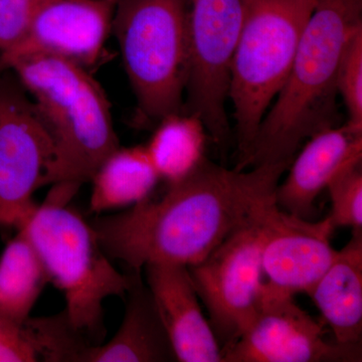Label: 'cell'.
<instances>
[{"label": "cell", "instance_id": "9c48e42d", "mask_svg": "<svg viewBox=\"0 0 362 362\" xmlns=\"http://www.w3.org/2000/svg\"><path fill=\"white\" fill-rule=\"evenodd\" d=\"M54 146L32 98L13 71L0 74V228H18L37 206Z\"/></svg>", "mask_w": 362, "mask_h": 362}, {"label": "cell", "instance_id": "30bf717a", "mask_svg": "<svg viewBox=\"0 0 362 362\" xmlns=\"http://www.w3.org/2000/svg\"><path fill=\"white\" fill-rule=\"evenodd\" d=\"M361 354V345L326 339L323 324L293 295L264 281L256 315L223 352V362H357Z\"/></svg>", "mask_w": 362, "mask_h": 362}, {"label": "cell", "instance_id": "d6986e66", "mask_svg": "<svg viewBox=\"0 0 362 362\" xmlns=\"http://www.w3.org/2000/svg\"><path fill=\"white\" fill-rule=\"evenodd\" d=\"M49 279L37 250L18 230L0 256V316L23 327Z\"/></svg>", "mask_w": 362, "mask_h": 362}, {"label": "cell", "instance_id": "ffe728a7", "mask_svg": "<svg viewBox=\"0 0 362 362\" xmlns=\"http://www.w3.org/2000/svg\"><path fill=\"white\" fill-rule=\"evenodd\" d=\"M331 201L329 218L332 225L362 230V166H349L327 185Z\"/></svg>", "mask_w": 362, "mask_h": 362}, {"label": "cell", "instance_id": "7c38bea8", "mask_svg": "<svg viewBox=\"0 0 362 362\" xmlns=\"http://www.w3.org/2000/svg\"><path fill=\"white\" fill-rule=\"evenodd\" d=\"M261 261L267 284L294 296L310 291L337 255L329 216L310 221L279 209L276 202L261 218Z\"/></svg>", "mask_w": 362, "mask_h": 362}, {"label": "cell", "instance_id": "8992f818", "mask_svg": "<svg viewBox=\"0 0 362 362\" xmlns=\"http://www.w3.org/2000/svg\"><path fill=\"white\" fill-rule=\"evenodd\" d=\"M112 33L136 98L134 125L154 128L185 110L187 0H116Z\"/></svg>", "mask_w": 362, "mask_h": 362}, {"label": "cell", "instance_id": "2e32d148", "mask_svg": "<svg viewBox=\"0 0 362 362\" xmlns=\"http://www.w3.org/2000/svg\"><path fill=\"white\" fill-rule=\"evenodd\" d=\"M335 341L361 345L362 230L338 251L329 268L308 292Z\"/></svg>", "mask_w": 362, "mask_h": 362}, {"label": "cell", "instance_id": "9a60e30c", "mask_svg": "<svg viewBox=\"0 0 362 362\" xmlns=\"http://www.w3.org/2000/svg\"><path fill=\"white\" fill-rule=\"evenodd\" d=\"M122 324L106 343L90 344L78 362H173L175 350L141 272L125 298Z\"/></svg>", "mask_w": 362, "mask_h": 362}, {"label": "cell", "instance_id": "4fadbf2b", "mask_svg": "<svg viewBox=\"0 0 362 362\" xmlns=\"http://www.w3.org/2000/svg\"><path fill=\"white\" fill-rule=\"evenodd\" d=\"M147 287L180 362H223V350L202 312L187 267H145Z\"/></svg>", "mask_w": 362, "mask_h": 362}, {"label": "cell", "instance_id": "52a82bcc", "mask_svg": "<svg viewBox=\"0 0 362 362\" xmlns=\"http://www.w3.org/2000/svg\"><path fill=\"white\" fill-rule=\"evenodd\" d=\"M189 68L185 110L199 117L223 158L233 146L226 112L230 66L244 0H187Z\"/></svg>", "mask_w": 362, "mask_h": 362}, {"label": "cell", "instance_id": "ba28073f", "mask_svg": "<svg viewBox=\"0 0 362 362\" xmlns=\"http://www.w3.org/2000/svg\"><path fill=\"white\" fill-rule=\"evenodd\" d=\"M264 211L223 240L204 261L187 268L197 296L206 306L223 356L246 329L261 302Z\"/></svg>", "mask_w": 362, "mask_h": 362}, {"label": "cell", "instance_id": "277c9868", "mask_svg": "<svg viewBox=\"0 0 362 362\" xmlns=\"http://www.w3.org/2000/svg\"><path fill=\"white\" fill-rule=\"evenodd\" d=\"M9 71L32 98L51 136L54 156L44 187L90 182L100 164L120 146L101 86L87 69L56 57L21 59Z\"/></svg>", "mask_w": 362, "mask_h": 362}, {"label": "cell", "instance_id": "5bb4252c", "mask_svg": "<svg viewBox=\"0 0 362 362\" xmlns=\"http://www.w3.org/2000/svg\"><path fill=\"white\" fill-rule=\"evenodd\" d=\"M275 190L279 209L298 218L313 216L317 197L343 169L362 162V128L338 124L312 136Z\"/></svg>", "mask_w": 362, "mask_h": 362}, {"label": "cell", "instance_id": "8fae6325", "mask_svg": "<svg viewBox=\"0 0 362 362\" xmlns=\"http://www.w3.org/2000/svg\"><path fill=\"white\" fill-rule=\"evenodd\" d=\"M116 0H37L23 40L0 54V74L21 59L51 56L90 70L112 33Z\"/></svg>", "mask_w": 362, "mask_h": 362}, {"label": "cell", "instance_id": "6da1fadb", "mask_svg": "<svg viewBox=\"0 0 362 362\" xmlns=\"http://www.w3.org/2000/svg\"><path fill=\"white\" fill-rule=\"evenodd\" d=\"M290 164L239 170L206 158L160 199L151 197L122 214L97 216L90 226L104 251L129 271L152 264L192 267L258 218L275 201Z\"/></svg>", "mask_w": 362, "mask_h": 362}, {"label": "cell", "instance_id": "ac0fdd59", "mask_svg": "<svg viewBox=\"0 0 362 362\" xmlns=\"http://www.w3.org/2000/svg\"><path fill=\"white\" fill-rule=\"evenodd\" d=\"M209 133L199 117L185 110L163 117L144 145L160 180H185L206 158Z\"/></svg>", "mask_w": 362, "mask_h": 362}, {"label": "cell", "instance_id": "7402d4cb", "mask_svg": "<svg viewBox=\"0 0 362 362\" xmlns=\"http://www.w3.org/2000/svg\"><path fill=\"white\" fill-rule=\"evenodd\" d=\"M37 0H0V54L20 44L32 23Z\"/></svg>", "mask_w": 362, "mask_h": 362}, {"label": "cell", "instance_id": "5b68a950", "mask_svg": "<svg viewBox=\"0 0 362 362\" xmlns=\"http://www.w3.org/2000/svg\"><path fill=\"white\" fill-rule=\"evenodd\" d=\"M317 2L244 0L228 90L235 120V168L246 160L259 124L284 85Z\"/></svg>", "mask_w": 362, "mask_h": 362}, {"label": "cell", "instance_id": "603a6c76", "mask_svg": "<svg viewBox=\"0 0 362 362\" xmlns=\"http://www.w3.org/2000/svg\"><path fill=\"white\" fill-rule=\"evenodd\" d=\"M6 361H40V356L25 324L20 327L0 316V362Z\"/></svg>", "mask_w": 362, "mask_h": 362}, {"label": "cell", "instance_id": "44dd1931", "mask_svg": "<svg viewBox=\"0 0 362 362\" xmlns=\"http://www.w3.org/2000/svg\"><path fill=\"white\" fill-rule=\"evenodd\" d=\"M337 89L346 108V122L362 128V26L345 45L338 66Z\"/></svg>", "mask_w": 362, "mask_h": 362}, {"label": "cell", "instance_id": "e0dca14e", "mask_svg": "<svg viewBox=\"0 0 362 362\" xmlns=\"http://www.w3.org/2000/svg\"><path fill=\"white\" fill-rule=\"evenodd\" d=\"M160 181L144 145L114 150L95 171L90 197V213L132 206L148 199Z\"/></svg>", "mask_w": 362, "mask_h": 362}, {"label": "cell", "instance_id": "7a4b0ae2", "mask_svg": "<svg viewBox=\"0 0 362 362\" xmlns=\"http://www.w3.org/2000/svg\"><path fill=\"white\" fill-rule=\"evenodd\" d=\"M361 26L362 0H318L291 70L239 170L291 164L305 141L339 124L338 66L349 37Z\"/></svg>", "mask_w": 362, "mask_h": 362}, {"label": "cell", "instance_id": "3957f363", "mask_svg": "<svg viewBox=\"0 0 362 362\" xmlns=\"http://www.w3.org/2000/svg\"><path fill=\"white\" fill-rule=\"evenodd\" d=\"M80 188L52 185L45 202L16 230L37 250L49 283L63 292L71 327L90 344H100L107 334L105 300L124 299L139 272L117 270L93 226L70 206Z\"/></svg>", "mask_w": 362, "mask_h": 362}]
</instances>
